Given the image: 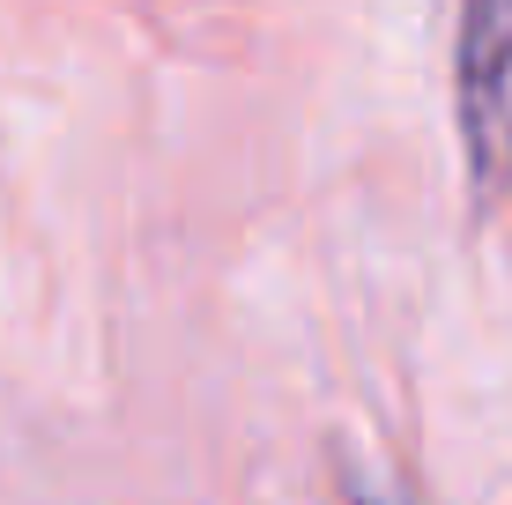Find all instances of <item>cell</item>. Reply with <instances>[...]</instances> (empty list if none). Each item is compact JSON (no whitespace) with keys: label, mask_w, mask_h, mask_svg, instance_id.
<instances>
[{"label":"cell","mask_w":512,"mask_h":505,"mask_svg":"<svg viewBox=\"0 0 512 505\" xmlns=\"http://www.w3.org/2000/svg\"><path fill=\"white\" fill-rule=\"evenodd\" d=\"M453 127L483 208H512V0H461L453 30Z\"/></svg>","instance_id":"cell-1"},{"label":"cell","mask_w":512,"mask_h":505,"mask_svg":"<svg viewBox=\"0 0 512 505\" xmlns=\"http://www.w3.org/2000/svg\"><path fill=\"white\" fill-rule=\"evenodd\" d=\"M349 505H409V498H379V491H349Z\"/></svg>","instance_id":"cell-2"}]
</instances>
